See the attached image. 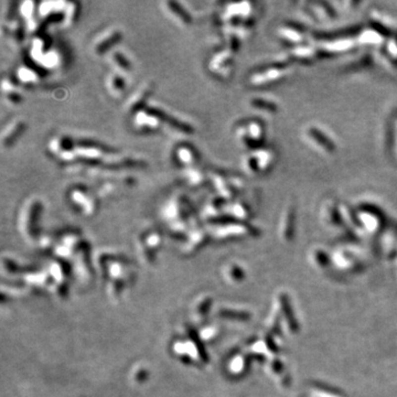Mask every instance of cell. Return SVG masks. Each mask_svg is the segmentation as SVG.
I'll return each instance as SVG.
<instances>
[{"mask_svg":"<svg viewBox=\"0 0 397 397\" xmlns=\"http://www.w3.org/2000/svg\"><path fill=\"white\" fill-rule=\"evenodd\" d=\"M161 215L176 234H182L200 222L198 213L183 193H176L162 206Z\"/></svg>","mask_w":397,"mask_h":397,"instance_id":"1","label":"cell"},{"mask_svg":"<svg viewBox=\"0 0 397 397\" xmlns=\"http://www.w3.org/2000/svg\"><path fill=\"white\" fill-rule=\"evenodd\" d=\"M234 135L240 146L249 151L264 147L267 130L261 119L245 118L235 124Z\"/></svg>","mask_w":397,"mask_h":397,"instance_id":"2","label":"cell"},{"mask_svg":"<svg viewBox=\"0 0 397 397\" xmlns=\"http://www.w3.org/2000/svg\"><path fill=\"white\" fill-rule=\"evenodd\" d=\"M210 185L215 191V195L225 198L226 201H232L237 198L240 193L244 191L245 181L237 174L226 172L220 169H207Z\"/></svg>","mask_w":397,"mask_h":397,"instance_id":"3","label":"cell"},{"mask_svg":"<svg viewBox=\"0 0 397 397\" xmlns=\"http://www.w3.org/2000/svg\"><path fill=\"white\" fill-rule=\"evenodd\" d=\"M66 200L72 207L85 217H92L99 211V195L93 188L85 185H73L66 191Z\"/></svg>","mask_w":397,"mask_h":397,"instance_id":"4","label":"cell"},{"mask_svg":"<svg viewBox=\"0 0 397 397\" xmlns=\"http://www.w3.org/2000/svg\"><path fill=\"white\" fill-rule=\"evenodd\" d=\"M277 161V152L270 147H261L249 150L242 158L245 172L251 177H259L268 173Z\"/></svg>","mask_w":397,"mask_h":397,"instance_id":"5","label":"cell"},{"mask_svg":"<svg viewBox=\"0 0 397 397\" xmlns=\"http://www.w3.org/2000/svg\"><path fill=\"white\" fill-rule=\"evenodd\" d=\"M254 7L250 2H227L222 9L219 20L222 27L254 25Z\"/></svg>","mask_w":397,"mask_h":397,"instance_id":"6","label":"cell"},{"mask_svg":"<svg viewBox=\"0 0 397 397\" xmlns=\"http://www.w3.org/2000/svg\"><path fill=\"white\" fill-rule=\"evenodd\" d=\"M290 74V65L276 62L255 70L248 75V84L251 87H266L284 81Z\"/></svg>","mask_w":397,"mask_h":397,"instance_id":"7","label":"cell"},{"mask_svg":"<svg viewBox=\"0 0 397 397\" xmlns=\"http://www.w3.org/2000/svg\"><path fill=\"white\" fill-rule=\"evenodd\" d=\"M42 209V201L36 197L28 198L22 206L19 216V225L28 240H37Z\"/></svg>","mask_w":397,"mask_h":397,"instance_id":"8","label":"cell"},{"mask_svg":"<svg viewBox=\"0 0 397 397\" xmlns=\"http://www.w3.org/2000/svg\"><path fill=\"white\" fill-rule=\"evenodd\" d=\"M207 69L216 79L230 80L235 71V53L226 48L217 50L207 61Z\"/></svg>","mask_w":397,"mask_h":397,"instance_id":"9","label":"cell"},{"mask_svg":"<svg viewBox=\"0 0 397 397\" xmlns=\"http://www.w3.org/2000/svg\"><path fill=\"white\" fill-rule=\"evenodd\" d=\"M130 117H132L133 128L140 134L158 133L164 127L161 109L153 107V106L148 105L146 108L139 110Z\"/></svg>","mask_w":397,"mask_h":397,"instance_id":"10","label":"cell"},{"mask_svg":"<svg viewBox=\"0 0 397 397\" xmlns=\"http://www.w3.org/2000/svg\"><path fill=\"white\" fill-rule=\"evenodd\" d=\"M302 138L309 146L321 154H333L337 151V144L329 134L314 125H308L302 129Z\"/></svg>","mask_w":397,"mask_h":397,"instance_id":"11","label":"cell"},{"mask_svg":"<svg viewBox=\"0 0 397 397\" xmlns=\"http://www.w3.org/2000/svg\"><path fill=\"white\" fill-rule=\"evenodd\" d=\"M323 54L319 50L317 45H300L293 47L292 49L286 51L284 54L280 55L278 62L284 64L290 65V63H301V64H309L318 59H320Z\"/></svg>","mask_w":397,"mask_h":397,"instance_id":"12","label":"cell"},{"mask_svg":"<svg viewBox=\"0 0 397 397\" xmlns=\"http://www.w3.org/2000/svg\"><path fill=\"white\" fill-rule=\"evenodd\" d=\"M172 160L182 170L201 166V156L197 147L189 143H179L172 150Z\"/></svg>","mask_w":397,"mask_h":397,"instance_id":"13","label":"cell"},{"mask_svg":"<svg viewBox=\"0 0 397 397\" xmlns=\"http://www.w3.org/2000/svg\"><path fill=\"white\" fill-rule=\"evenodd\" d=\"M317 47L319 50L321 51L323 55L330 56V55H338V54H345L359 47L356 42L355 37L353 36H343V37H337V38H330L324 39L317 42Z\"/></svg>","mask_w":397,"mask_h":397,"instance_id":"14","label":"cell"},{"mask_svg":"<svg viewBox=\"0 0 397 397\" xmlns=\"http://www.w3.org/2000/svg\"><path fill=\"white\" fill-rule=\"evenodd\" d=\"M153 93V83L146 82L140 85L138 89L129 95L125 103V112L129 116L138 113L139 110L146 108L148 106V100Z\"/></svg>","mask_w":397,"mask_h":397,"instance_id":"15","label":"cell"},{"mask_svg":"<svg viewBox=\"0 0 397 397\" xmlns=\"http://www.w3.org/2000/svg\"><path fill=\"white\" fill-rule=\"evenodd\" d=\"M123 39V33L119 29L112 28L105 30L95 38L92 49L96 55H104L105 53L112 52L113 48Z\"/></svg>","mask_w":397,"mask_h":397,"instance_id":"16","label":"cell"},{"mask_svg":"<svg viewBox=\"0 0 397 397\" xmlns=\"http://www.w3.org/2000/svg\"><path fill=\"white\" fill-rule=\"evenodd\" d=\"M355 215L360 225L370 232L379 230L384 220L382 212L372 205H361L356 210Z\"/></svg>","mask_w":397,"mask_h":397,"instance_id":"17","label":"cell"},{"mask_svg":"<svg viewBox=\"0 0 397 397\" xmlns=\"http://www.w3.org/2000/svg\"><path fill=\"white\" fill-rule=\"evenodd\" d=\"M277 35L280 40L294 47L304 45L307 39L306 29L294 22H288L280 26L277 30Z\"/></svg>","mask_w":397,"mask_h":397,"instance_id":"18","label":"cell"},{"mask_svg":"<svg viewBox=\"0 0 397 397\" xmlns=\"http://www.w3.org/2000/svg\"><path fill=\"white\" fill-rule=\"evenodd\" d=\"M2 31L8 37L9 42L16 47H20L26 42L27 28L20 17H10L2 27Z\"/></svg>","mask_w":397,"mask_h":397,"instance_id":"19","label":"cell"},{"mask_svg":"<svg viewBox=\"0 0 397 397\" xmlns=\"http://www.w3.org/2000/svg\"><path fill=\"white\" fill-rule=\"evenodd\" d=\"M251 216V211L248 203L242 198L227 201L224 207V219L248 222Z\"/></svg>","mask_w":397,"mask_h":397,"instance_id":"20","label":"cell"},{"mask_svg":"<svg viewBox=\"0 0 397 397\" xmlns=\"http://www.w3.org/2000/svg\"><path fill=\"white\" fill-rule=\"evenodd\" d=\"M320 216L321 220L328 225L339 226L345 222L343 221L341 206L333 198H328L322 202Z\"/></svg>","mask_w":397,"mask_h":397,"instance_id":"21","label":"cell"},{"mask_svg":"<svg viewBox=\"0 0 397 397\" xmlns=\"http://www.w3.org/2000/svg\"><path fill=\"white\" fill-rule=\"evenodd\" d=\"M182 178L185 180L186 186L191 189H202L210 185L209 174H207V169L203 168L202 166H197L187 170H182Z\"/></svg>","mask_w":397,"mask_h":397,"instance_id":"22","label":"cell"},{"mask_svg":"<svg viewBox=\"0 0 397 397\" xmlns=\"http://www.w3.org/2000/svg\"><path fill=\"white\" fill-rule=\"evenodd\" d=\"M355 39L359 46L381 48L385 43L387 38L382 35L380 31H377L376 29L367 26L361 29L360 31H357Z\"/></svg>","mask_w":397,"mask_h":397,"instance_id":"23","label":"cell"},{"mask_svg":"<svg viewBox=\"0 0 397 397\" xmlns=\"http://www.w3.org/2000/svg\"><path fill=\"white\" fill-rule=\"evenodd\" d=\"M14 79L20 86L25 87H35L40 83L41 72L39 69L33 67V65H20L16 71Z\"/></svg>","mask_w":397,"mask_h":397,"instance_id":"24","label":"cell"},{"mask_svg":"<svg viewBox=\"0 0 397 397\" xmlns=\"http://www.w3.org/2000/svg\"><path fill=\"white\" fill-rule=\"evenodd\" d=\"M20 85L18 84L14 77L3 76L1 81L2 96L8 103L19 105L23 100V96L20 92Z\"/></svg>","mask_w":397,"mask_h":397,"instance_id":"25","label":"cell"},{"mask_svg":"<svg viewBox=\"0 0 397 397\" xmlns=\"http://www.w3.org/2000/svg\"><path fill=\"white\" fill-rule=\"evenodd\" d=\"M27 124L22 119H14L13 122L7 125V127L1 133V145L2 147H10L17 142L26 130Z\"/></svg>","mask_w":397,"mask_h":397,"instance_id":"26","label":"cell"},{"mask_svg":"<svg viewBox=\"0 0 397 397\" xmlns=\"http://www.w3.org/2000/svg\"><path fill=\"white\" fill-rule=\"evenodd\" d=\"M306 12L309 16L312 17L316 21H327L330 19H335L337 16V11L335 8L330 6V3L326 2H308Z\"/></svg>","mask_w":397,"mask_h":397,"instance_id":"27","label":"cell"},{"mask_svg":"<svg viewBox=\"0 0 397 397\" xmlns=\"http://www.w3.org/2000/svg\"><path fill=\"white\" fill-rule=\"evenodd\" d=\"M295 223H296V207L295 204H288L285 207L280 220V233L285 240H293L295 232Z\"/></svg>","mask_w":397,"mask_h":397,"instance_id":"28","label":"cell"},{"mask_svg":"<svg viewBox=\"0 0 397 397\" xmlns=\"http://www.w3.org/2000/svg\"><path fill=\"white\" fill-rule=\"evenodd\" d=\"M163 7L169 16L172 17L179 25L189 26L192 22V17L187 9L182 6L180 2L176 1H166L163 2Z\"/></svg>","mask_w":397,"mask_h":397,"instance_id":"29","label":"cell"},{"mask_svg":"<svg viewBox=\"0 0 397 397\" xmlns=\"http://www.w3.org/2000/svg\"><path fill=\"white\" fill-rule=\"evenodd\" d=\"M162 237L158 231H149L140 237V246H142L144 255L147 257H152L154 250H157L161 245Z\"/></svg>","mask_w":397,"mask_h":397,"instance_id":"30","label":"cell"},{"mask_svg":"<svg viewBox=\"0 0 397 397\" xmlns=\"http://www.w3.org/2000/svg\"><path fill=\"white\" fill-rule=\"evenodd\" d=\"M382 59L387 64L397 67V32L386 39L383 46L380 48Z\"/></svg>","mask_w":397,"mask_h":397,"instance_id":"31","label":"cell"},{"mask_svg":"<svg viewBox=\"0 0 397 397\" xmlns=\"http://www.w3.org/2000/svg\"><path fill=\"white\" fill-rule=\"evenodd\" d=\"M106 87H107L108 93L117 99L125 93L127 82H126L124 75L117 73V72H112L106 79Z\"/></svg>","mask_w":397,"mask_h":397,"instance_id":"32","label":"cell"},{"mask_svg":"<svg viewBox=\"0 0 397 397\" xmlns=\"http://www.w3.org/2000/svg\"><path fill=\"white\" fill-rule=\"evenodd\" d=\"M109 63L114 67L115 72L122 75L130 73L133 69L132 63L126 57L124 53L117 50H113L109 53Z\"/></svg>","mask_w":397,"mask_h":397,"instance_id":"33","label":"cell"},{"mask_svg":"<svg viewBox=\"0 0 397 397\" xmlns=\"http://www.w3.org/2000/svg\"><path fill=\"white\" fill-rule=\"evenodd\" d=\"M81 13V4L77 1H67L61 29H70L77 21Z\"/></svg>","mask_w":397,"mask_h":397,"instance_id":"34","label":"cell"},{"mask_svg":"<svg viewBox=\"0 0 397 397\" xmlns=\"http://www.w3.org/2000/svg\"><path fill=\"white\" fill-rule=\"evenodd\" d=\"M250 107H253L259 112L267 113V114H275L279 110V106L275 100L264 99V98H254L249 100Z\"/></svg>","mask_w":397,"mask_h":397,"instance_id":"35","label":"cell"},{"mask_svg":"<svg viewBox=\"0 0 397 397\" xmlns=\"http://www.w3.org/2000/svg\"><path fill=\"white\" fill-rule=\"evenodd\" d=\"M392 148H393L394 156L397 160V115L393 120V126H392Z\"/></svg>","mask_w":397,"mask_h":397,"instance_id":"36","label":"cell"}]
</instances>
